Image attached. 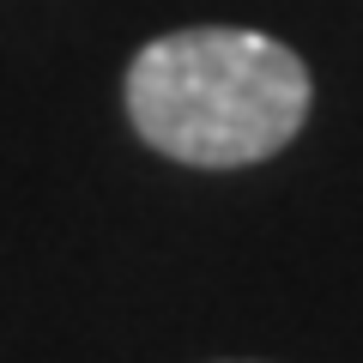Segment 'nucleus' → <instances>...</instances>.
Returning a JSON list of instances; mask_svg holds the SVG:
<instances>
[{
	"label": "nucleus",
	"instance_id": "nucleus-1",
	"mask_svg": "<svg viewBox=\"0 0 363 363\" xmlns=\"http://www.w3.org/2000/svg\"><path fill=\"white\" fill-rule=\"evenodd\" d=\"M128 116L140 140L176 164L242 169L297 140L309 116V67L267 30H169L133 55Z\"/></svg>",
	"mask_w": 363,
	"mask_h": 363
}]
</instances>
